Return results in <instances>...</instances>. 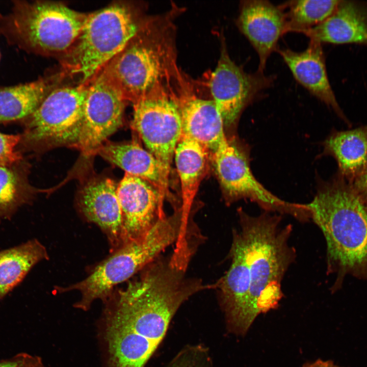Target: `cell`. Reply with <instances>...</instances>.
Instances as JSON below:
<instances>
[{
  "label": "cell",
  "instance_id": "20",
  "mask_svg": "<svg viewBox=\"0 0 367 367\" xmlns=\"http://www.w3.org/2000/svg\"><path fill=\"white\" fill-rule=\"evenodd\" d=\"M208 155L200 144L182 133L174 156L181 185L180 208L187 217H190L193 201L206 171Z\"/></svg>",
  "mask_w": 367,
  "mask_h": 367
},
{
  "label": "cell",
  "instance_id": "19",
  "mask_svg": "<svg viewBox=\"0 0 367 367\" xmlns=\"http://www.w3.org/2000/svg\"><path fill=\"white\" fill-rule=\"evenodd\" d=\"M97 154L125 173L148 181L158 189L164 199L168 193V180L156 158L137 142L104 143Z\"/></svg>",
  "mask_w": 367,
  "mask_h": 367
},
{
  "label": "cell",
  "instance_id": "22",
  "mask_svg": "<svg viewBox=\"0 0 367 367\" xmlns=\"http://www.w3.org/2000/svg\"><path fill=\"white\" fill-rule=\"evenodd\" d=\"M54 85L50 78H44L1 88L0 123L23 121L37 109Z\"/></svg>",
  "mask_w": 367,
  "mask_h": 367
},
{
  "label": "cell",
  "instance_id": "8",
  "mask_svg": "<svg viewBox=\"0 0 367 367\" xmlns=\"http://www.w3.org/2000/svg\"><path fill=\"white\" fill-rule=\"evenodd\" d=\"M143 29L102 69L133 103L159 86L167 71L165 48Z\"/></svg>",
  "mask_w": 367,
  "mask_h": 367
},
{
  "label": "cell",
  "instance_id": "10",
  "mask_svg": "<svg viewBox=\"0 0 367 367\" xmlns=\"http://www.w3.org/2000/svg\"><path fill=\"white\" fill-rule=\"evenodd\" d=\"M212 155L228 202L249 199L265 212L287 214L301 222L309 220L304 204L282 200L258 182L251 170L249 155L245 149L227 140Z\"/></svg>",
  "mask_w": 367,
  "mask_h": 367
},
{
  "label": "cell",
  "instance_id": "7",
  "mask_svg": "<svg viewBox=\"0 0 367 367\" xmlns=\"http://www.w3.org/2000/svg\"><path fill=\"white\" fill-rule=\"evenodd\" d=\"M87 85L53 89L22 122L17 147L22 154L60 146L74 147L82 125Z\"/></svg>",
  "mask_w": 367,
  "mask_h": 367
},
{
  "label": "cell",
  "instance_id": "26",
  "mask_svg": "<svg viewBox=\"0 0 367 367\" xmlns=\"http://www.w3.org/2000/svg\"><path fill=\"white\" fill-rule=\"evenodd\" d=\"M340 2L300 0L289 1L281 5L286 9L285 11L283 9L285 16L286 33H303L317 26L334 13Z\"/></svg>",
  "mask_w": 367,
  "mask_h": 367
},
{
  "label": "cell",
  "instance_id": "9",
  "mask_svg": "<svg viewBox=\"0 0 367 367\" xmlns=\"http://www.w3.org/2000/svg\"><path fill=\"white\" fill-rule=\"evenodd\" d=\"M133 105L132 126L158 161L169 180L175 150L182 134L178 100L159 85Z\"/></svg>",
  "mask_w": 367,
  "mask_h": 367
},
{
  "label": "cell",
  "instance_id": "12",
  "mask_svg": "<svg viewBox=\"0 0 367 367\" xmlns=\"http://www.w3.org/2000/svg\"><path fill=\"white\" fill-rule=\"evenodd\" d=\"M275 78L258 70L246 72L231 59L223 41L210 89L224 126L235 123L244 109L272 86Z\"/></svg>",
  "mask_w": 367,
  "mask_h": 367
},
{
  "label": "cell",
  "instance_id": "1",
  "mask_svg": "<svg viewBox=\"0 0 367 367\" xmlns=\"http://www.w3.org/2000/svg\"><path fill=\"white\" fill-rule=\"evenodd\" d=\"M188 265L171 256L156 259L140 276L114 290L104 303L107 320L127 327L159 346L181 305L201 291L214 289L199 278L188 277Z\"/></svg>",
  "mask_w": 367,
  "mask_h": 367
},
{
  "label": "cell",
  "instance_id": "16",
  "mask_svg": "<svg viewBox=\"0 0 367 367\" xmlns=\"http://www.w3.org/2000/svg\"><path fill=\"white\" fill-rule=\"evenodd\" d=\"M276 51L297 82L344 118L328 79L321 43L310 40L306 49L301 52L278 48Z\"/></svg>",
  "mask_w": 367,
  "mask_h": 367
},
{
  "label": "cell",
  "instance_id": "14",
  "mask_svg": "<svg viewBox=\"0 0 367 367\" xmlns=\"http://www.w3.org/2000/svg\"><path fill=\"white\" fill-rule=\"evenodd\" d=\"M237 25L258 55L257 70L264 72L268 59L277 50L279 39L286 33L285 16L282 7L268 1H243Z\"/></svg>",
  "mask_w": 367,
  "mask_h": 367
},
{
  "label": "cell",
  "instance_id": "2",
  "mask_svg": "<svg viewBox=\"0 0 367 367\" xmlns=\"http://www.w3.org/2000/svg\"><path fill=\"white\" fill-rule=\"evenodd\" d=\"M239 228L232 242L242 251L248 266L250 289L248 300L234 331L244 335L256 318L276 308L283 296L281 282L296 258L290 245L291 224L281 225V217L265 212L253 216L239 211Z\"/></svg>",
  "mask_w": 367,
  "mask_h": 367
},
{
  "label": "cell",
  "instance_id": "17",
  "mask_svg": "<svg viewBox=\"0 0 367 367\" xmlns=\"http://www.w3.org/2000/svg\"><path fill=\"white\" fill-rule=\"evenodd\" d=\"M178 103L182 133L213 154L227 140L222 118L214 101L189 96Z\"/></svg>",
  "mask_w": 367,
  "mask_h": 367
},
{
  "label": "cell",
  "instance_id": "5",
  "mask_svg": "<svg viewBox=\"0 0 367 367\" xmlns=\"http://www.w3.org/2000/svg\"><path fill=\"white\" fill-rule=\"evenodd\" d=\"M89 14L48 1L15 2L0 21V34L20 48L43 55L65 54L79 36Z\"/></svg>",
  "mask_w": 367,
  "mask_h": 367
},
{
  "label": "cell",
  "instance_id": "3",
  "mask_svg": "<svg viewBox=\"0 0 367 367\" xmlns=\"http://www.w3.org/2000/svg\"><path fill=\"white\" fill-rule=\"evenodd\" d=\"M326 243L327 273L335 275V292L351 275L367 281V203L353 186L325 184L305 204Z\"/></svg>",
  "mask_w": 367,
  "mask_h": 367
},
{
  "label": "cell",
  "instance_id": "30",
  "mask_svg": "<svg viewBox=\"0 0 367 367\" xmlns=\"http://www.w3.org/2000/svg\"><path fill=\"white\" fill-rule=\"evenodd\" d=\"M352 186L367 203V160L363 170L354 180Z\"/></svg>",
  "mask_w": 367,
  "mask_h": 367
},
{
  "label": "cell",
  "instance_id": "4",
  "mask_svg": "<svg viewBox=\"0 0 367 367\" xmlns=\"http://www.w3.org/2000/svg\"><path fill=\"white\" fill-rule=\"evenodd\" d=\"M142 28L133 8L123 3L89 13L77 38L62 56L64 73L87 85Z\"/></svg>",
  "mask_w": 367,
  "mask_h": 367
},
{
  "label": "cell",
  "instance_id": "25",
  "mask_svg": "<svg viewBox=\"0 0 367 367\" xmlns=\"http://www.w3.org/2000/svg\"><path fill=\"white\" fill-rule=\"evenodd\" d=\"M324 147V152L337 161L342 174L354 180L367 160V126L334 133Z\"/></svg>",
  "mask_w": 367,
  "mask_h": 367
},
{
  "label": "cell",
  "instance_id": "13",
  "mask_svg": "<svg viewBox=\"0 0 367 367\" xmlns=\"http://www.w3.org/2000/svg\"><path fill=\"white\" fill-rule=\"evenodd\" d=\"M117 193L122 216V246L143 238L166 217L164 199L156 188L143 179L125 173Z\"/></svg>",
  "mask_w": 367,
  "mask_h": 367
},
{
  "label": "cell",
  "instance_id": "6",
  "mask_svg": "<svg viewBox=\"0 0 367 367\" xmlns=\"http://www.w3.org/2000/svg\"><path fill=\"white\" fill-rule=\"evenodd\" d=\"M174 241L171 229L163 223H157L142 239L113 252L85 279L66 287L57 286L56 291L60 293L78 291L81 298L74 307L87 311L96 300L105 302L115 286L127 280L154 261Z\"/></svg>",
  "mask_w": 367,
  "mask_h": 367
},
{
  "label": "cell",
  "instance_id": "27",
  "mask_svg": "<svg viewBox=\"0 0 367 367\" xmlns=\"http://www.w3.org/2000/svg\"><path fill=\"white\" fill-rule=\"evenodd\" d=\"M20 134H6L0 132V165H8L24 159L17 149Z\"/></svg>",
  "mask_w": 367,
  "mask_h": 367
},
{
  "label": "cell",
  "instance_id": "23",
  "mask_svg": "<svg viewBox=\"0 0 367 367\" xmlns=\"http://www.w3.org/2000/svg\"><path fill=\"white\" fill-rule=\"evenodd\" d=\"M48 259L46 249L36 239L0 251V301L35 265Z\"/></svg>",
  "mask_w": 367,
  "mask_h": 367
},
{
  "label": "cell",
  "instance_id": "15",
  "mask_svg": "<svg viewBox=\"0 0 367 367\" xmlns=\"http://www.w3.org/2000/svg\"><path fill=\"white\" fill-rule=\"evenodd\" d=\"M117 185L107 177L91 178L83 184L77 204L83 215L106 234L113 252L122 246V216Z\"/></svg>",
  "mask_w": 367,
  "mask_h": 367
},
{
  "label": "cell",
  "instance_id": "31",
  "mask_svg": "<svg viewBox=\"0 0 367 367\" xmlns=\"http://www.w3.org/2000/svg\"><path fill=\"white\" fill-rule=\"evenodd\" d=\"M303 367H340L335 364L330 360L324 361L321 359H318L316 361L305 363Z\"/></svg>",
  "mask_w": 367,
  "mask_h": 367
},
{
  "label": "cell",
  "instance_id": "21",
  "mask_svg": "<svg viewBox=\"0 0 367 367\" xmlns=\"http://www.w3.org/2000/svg\"><path fill=\"white\" fill-rule=\"evenodd\" d=\"M107 322L109 367H143L158 346L119 323Z\"/></svg>",
  "mask_w": 367,
  "mask_h": 367
},
{
  "label": "cell",
  "instance_id": "24",
  "mask_svg": "<svg viewBox=\"0 0 367 367\" xmlns=\"http://www.w3.org/2000/svg\"><path fill=\"white\" fill-rule=\"evenodd\" d=\"M30 166L25 160L0 165V224L10 219L18 209L32 202L40 190L29 182Z\"/></svg>",
  "mask_w": 367,
  "mask_h": 367
},
{
  "label": "cell",
  "instance_id": "28",
  "mask_svg": "<svg viewBox=\"0 0 367 367\" xmlns=\"http://www.w3.org/2000/svg\"><path fill=\"white\" fill-rule=\"evenodd\" d=\"M204 351L200 349L186 350L180 353L169 367H206Z\"/></svg>",
  "mask_w": 367,
  "mask_h": 367
},
{
  "label": "cell",
  "instance_id": "18",
  "mask_svg": "<svg viewBox=\"0 0 367 367\" xmlns=\"http://www.w3.org/2000/svg\"><path fill=\"white\" fill-rule=\"evenodd\" d=\"M302 34L320 43L367 45V6L354 1H340L329 17Z\"/></svg>",
  "mask_w": 367,
  "mask_h": 367
},
{
  "label": "cell",
  "instance_id": "29",
  "mask_svg": "<svg viewBox=\"0 0 367 367\" xmlns=\"http://www.w3.org/2000/svg\"><path fill=\"white\" fill-rule=\"evenodd\" d=\"M0 367H46L42 359L36 355L22 352L0 360Z\"/></svg>",
  "mask_w": 367,
  "mask_h": 367
},
{
  "label": "cell",
  "instance_id": "11",
  "mask_svg": "<svg viewBox=\"0 0 367 367\" xmlns=\"http://www.w3.org/2000/svg\"><path fill=\"white\" fill-rule=\"evenodd\" d=\"M87 85L81 130L73 147L86 159L97 154L121 125L126 101L102 70Z\"/></svg>",
  "mask_w": 367,
  "mask_h": 367
}]
</instances>
